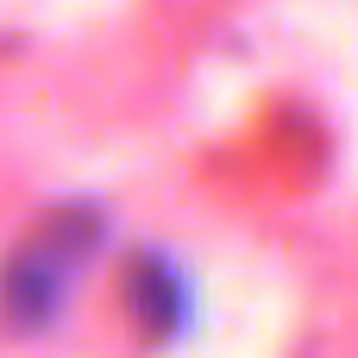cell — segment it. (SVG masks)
Masks as SVG:
<instances>
[{
  "instance_id": "cell-1",
  "label": "cell",
  "mask_w": 358,
  "mask_h": 358,
  "mask_svg": "<svg viewBox=\"0 0 358 358\" xmlns=\"http://www.w3.org/2000/svg\"><path fill=\"white\" fill-rule=\"evenodd\" d=\"M88 239H94V220H88V214H63L50 233H38V239L6 264V277H0L6 315H13V321H44V315L57 308L63 271L88 252Z\"/></svg>"
},
{
  "instance_id": "cell-2",
  "label": "cell",
  "mask_w": 358,
  "mask_h": 358,
  "mask_svg": "<svg viewBox=\"0 0 358 358\" xmlns=\"http://www.w3.org/2000/svg\"><path fill=\"white\" fill-rule=\"evenodd\" d=\"M126 302H132V315L145 321V334H170V327L182 321V283H176V271H170L164 258H132V271H126Z\"/></svg>"
}]
</instances>
